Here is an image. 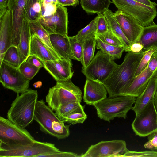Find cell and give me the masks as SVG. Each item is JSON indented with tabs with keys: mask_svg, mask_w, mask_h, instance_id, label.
Wrapping results in <instances>:
<instances>
[{
	"mask_svg": "<svg viewBox=\"0 0 157 157\" xmlns=\"http://www.w3.org/2000/svg\"><path fill=\"white\" fill-rule=\"evenodd\" d=\"M149 69L154 72L157 68V51L154 52L152 55L147 65Z\"/></svg>",
	"mask_w": 157,
	"mask_h": 157,
	"instance_id": "ee69618b",
	"label": "cell"
},
{
	"mask_svg": "<svg viewBox=\"0 0 157 157\" xmlns=\"http://www.w3.org/2000/svg\"><path fill=\"white\" fill-rule=\"evenodd\" d=\"M25 13L29 21L38 20L41 16V1L40 0H27Z\"/></svg>",
	"mask_w": 157,
	"mask_h": 157,
	"instance_id": "f546056e",
	"label": "cell"
},
{
	"mask_svg": "<svg viewBox=\"0 0 157 157\" xmlns=\"http://www.w3.org/2000/svg\"><path fill=\"white\" fill-rule=\"evenodd\" d=\"M58 4L63 6H71L75 7L79 4L75 0H57Z\"/></svg>",
	"mask_w": 157,
	"mask_h": 157,
	"instance_id": "bcb514c9",
	"label": "cell"
},
{
	"mask_svg": "<svg viewBox=\"0 0 157 157\" xmlns=\"http://www.w3.org/2000/svg\"><path fill=\"white\" fill-rule=\"evenodd\" d=\"M35 140L25 128L20 127L8 118L0 117V142L19 146L32 144Z\"/></svg>",
	"mask_w": 157,
	"mask_h": 157,
	"instance_id": "ba28073f",
	"label": "cell"
},
{
	"mask_svg": "<svg viewBox=\"0 0 157 157\" xmlns=\"http://www.w3.org/2000/svg\"><path fill=\"white\" fill-rule=\"evenodd\" d=\"M71 79L56 81V84L49 88L46 102L53 110L55 111L60 106L72 101L81 102L82 91Z\"/></svg>",
	"mask_w": 157,
	"mask_h": 157,
	"instance_id": "277c9868",
	"label": "cell"
},
{
	"mask_svg": "<svg viewBox=\"0 0 157 157\" xmlns=\"http://www.w3.org/2000/svg\"><path fill=\"white\" fill-rule=\"evenodd\" d=\"M0 82L5 88L19 94L29 89L30 80L24 76L19 67L3 60L0 63Z\"/></svg>",
	"mask_w": 157,
	"mask_h": 157,
	"instance_id": "9c48e42d",
	"label": "cell"
},
{
	"mask_svg": "<svg viewBox=\"0 0 157 157\" xmlns=\"http://www.w3.org/2000/svg\"><path fill=\"white\" fill-rule=\"evenodd\" d=\"M71 50L74 59L80 61L82 60L83 43L73 36L69 37Z\"/></svg>",
	"mask_w": 157,
	"mask_h": 157,
	"instance_id": "d590c367",
	"label": "cell"
},
{
	"mask_svg": "<svg viewBox=\"0 0 157 157\" xmlns=\"http://www.w3.org/2000/svg\"><path fill=\"white\" fill-rule=\"evenodd\" d=\"M157 86V68L151 78L146 89L142 93L136 98L132 109L136 115L140 113L154 98Z\"/></svg>",
	"mask_w": 157,
	"mask_h": 157,
	"instance_id": "d6986e66",
	"label": "cell"
},
{
	"mask_svg": "<svg viewBox=\"0 0 157 157\" xmlns=\"http://www.w3.org/2000/svg\"><path fill=\"white\" fill-rule=\"evenodd\" d=\"M98 17L94 19L86 26L80 30L74 37L83 43L86 40L95 35L96 33Z\"/></svg>",
	"mask_w": 157,
	"mask_h": 157,
	"instance_id": "4dcf8cb0",
	"label": "cell"
},
{
	"mask_svg": "<svg viewBox=\"0 0 157 157\" xmlns=\"http://www.w3.org/2000/svg\"><path fill=\"white\" fill-rule=\"evenodd\" d=\"M125 141L115 140L101 141L92 145L81 157H121L128 151Z\"/></svg>",
	"mask_w": 157,
	"mask_h": 157,
	"instance_id": "8fae6325",
	"label": "cell"
},
{
	"mask_svg": "<svg viewBox=\"0 0 157 157\" xmlns=\"http://www.w3.org/2000/svg\"><path fill=\"white\" fill-rule=\"evenodd\" d=\"M13 21L12 12L7 9L0 17V61L3 60L5 53L12 45Z\"/></svg>",
	"mask_w": 157,
	"mask_h": 157,
	"instance_id": "9a60e30c",
	"label": "cell"
},
{
	"mask_svg": "<svg viewBox=\"0 0 157 157\" xmlns=\"http://www.w3.org/2000/svg\"><path fill=\"white\" fill-rule=\"evenodd\" d=\"M143 46L139 43H135L132 44L130 47L131 52L135 53L141 52L143 48Z\"/></svg>",
	"mask_w": 157,
	"mask_h": 157,
	"instance_id": "c3c4849f",
	"label": "cell"
},
{
	"mask_svg": "<svg viewBox=\"0 0 157 157\" xmlns=\"http://www.w3.org/2000/svg\"><path fill=\"white\" fill-rule=\"evenodd\" d=\"M136 99L128 95L109 97L93 106L97 110L98 117L110 122L117 117L125 119Z\"/></svg>",
	"mask_w": 157,
	"mask_h": 157,
	"instance_id": "3957f363",
	"label": "cell"
},
{
	"mask_svg": "<svg viewBox=\"0 0 157 157\" xmlns=\"http://www.w3.org/2000/svg\"><path fill=\"white\" fill-rule=\"evenodd\" d=\"M138 2L151 7H156L157 4L150 0H133Z\"/></svg>",
	"mask_w": 157,
	"mask_h": 157,
	"instance_id": "681fc988",
	"label": "cell"
},
{
	"mask_svg": "<svg viewBox=\"0 0 157 157\" xmlns=\"http://www.w3.org/2000/svg\"><path fill=\"white\" fill-rule=\"evenodd\" d=\"M40 0V1H41H41H42V0Z\"/></svg>",
	"mask_w": 157,
	"mask_h": 157,
	"instance_id": "db71d44e",
	"label": "cell"
},
{
	"mask_svg": "<svg viewBox=\"0 0 157 157\" xmlns=\"http://www.w3.org/2000/svg\"><path fill=\"white\" fill-rule=\"evenodd\" d=\"M19 68L24 76L30 80L34 77L40 69L27 61L22 63Z\"/></svg>",
	"mask_w": 157,
	"mask_h": 157,
	"instance_id": "74e56055",
	"label": "cell"
},
{
	"mask_svg": "<svg viewBox=\"0 0 157 157\" xmlns=\"http://www.w3.org/2000/svg\"><path fill=\"white\" fill-rule=\"evenodd\" d=\"M132 126L136 135L140 137L148 136L157 131V111L154 98L136 115Z\"/></svg>",
	"mask_w": 157,
	"mask_h": 157,
	"instance_id": "30bf717a",
	"label": "cell"
},
{
	"mask_svg": "<svg viewBox=\"0 0 157 157\" xmlns=\"http://www.w3.org/2000/svg\"><path fill=\"white\" fill-rule=\"evenodd\" d=\"M53 111L50 107L45 104L43 99L37 100L34 120L39 124L42 131L55 137L52 128L61 120Z\"/></svg>",
	"mask_w": 157,
	"mask_h": 157,
	"instance_id": "4fadbf2b",
	"label": "cell"
},
{
	"mask_svg": "<svg viewBox=\"0 0 157 157\" xmlns=\"http://www.w3.org/2000/svg\"><path fill=\"white\" fill-rule=\"evenodd\" d=\"M103 14L106 18L109 29L120 40L125 48L126 52H130V44L114 16L113 13L108 9L105 10Z\"/></svg>",
	"mask_w": 157,
	"mask_h": 157,
	"instance_id": "d4e9b609",
	"label": "cell"
},
{
	"mask_svg": "<svg viewBox=\"0 0 157 157\" xmlns=\"http://www.w3.org/2000/svg\"><path fill=\"white\" fill-rule=\"evenodd\" d=\"M84 108L78 109L60 120L64 122L75 124L77 123H83L86 119L87 116L84 111Z\"/></svg>",
	"mask_w": 157,
	"mask_h": 157,
	"instance_id": "e575fe53",
	"label": "cell"
},
{
	"mask_svg": "<svg viewBox=\"0 0 157 157\" xmlns=\"http://www.w3.org/2000/svg\"><path fill=\"white\" fill-rule=\"evenodd\" d=\"M107 90L101 82L86 79L84 89L83 101L86 104L94 105L107 98Z\"/></svg>",
	"mask_w": 157,
	"mask_h": 157,
	"instance_id": "ac0fdd59",
	"label": "cell"
},
{
	"mask_svg": "<svg viewBox=\"0 0 157 157\" xmlns=\"http://www.w3.org/2000/svg\"><path fill=\"white\" fill-rule=\"evenodd\" d=\"M154 149L157 150V147L155 148Z\"/></svg>",
	"mask_w": 157,
	"mask_h": 157,
	"instance_id": "f5cc1de1",
	"label": "cell"
},
{
	"mask_svg": "<svg viewBox=\"0 0 157 157\" xmlns=\"http://www.w3.org/2000/svg\"><path fill=\"white\" fill-rule=\"evenodd\" d=\"M31 34H36L48 49L57 59L60 58L56 52L51 44L49 34L43 27L39 20L29 21Z\"/></svg>",
	"mask_w": 157,
	"mask_h": 157,
	"instance_id": "484cf974",
	"label": "cell"
},
{
	"mask_svg": "<svg viewBox=\"0 0 157 157\" xmlns=\"http://www.w3.org/2000/svg\"><path fill=\"white\" fill-rule=\"evenodd\" d=\"M58 4L57 0H42L41 16L44 17L53 14L56 11Z\"/></svg>",
	"mask_w": 157,
	"mask_h": 157,
	"instance_id": "8d00e7d4",
	"label": "cell"
},
{
	"mask_svg": "<svg viewBox=\"0 0 157 157\" xmlns=\"http://www.w3.org/2000/svg\"><path fill=\"white\" fill-rule=\"evenodd\" d=\"M59 151L54 144L36 140L32 144L19 146L10 145L0 142V157H40Z\"/></svg>",
	"mask_w": 157,
	"mask_h": 157,
	"instance_id": "5b68a950",
	"label": "cell"
},
{
	"mask_svg": "<svg viewBox=\"0 0 157 157\" xmlns=\"http://www.w3.org/2000/svg\"><path fill=\"white\" fill-rule=\"evenodd\" d=\"M84 107V106L81 105L80 102L74 101L60 106L55 111V113L61 120L73 112Z\"/></svg>",
	"mask_w": 157,
	"mask_h": 157,
	"instance_id": "1f68e13d",
	"label": "cell"
},
{
	"mask_svg": "<svg viewBox=\"0 0 157 157\" xmlns=\"http://www.w3.org/2000/svg\"><path fill=\"white\" fill-rule=\"evenodd\" d=\"M39 21L49 34L54 33L68 36V13L65 6L58 4L55 13L52 15L40 17Z\"/></svg>",
	"mask_w": 157,
	"mask_h": 157,
	"instance_id": "7c38bea8",
	"label": "cell"
},
{
	"mask_svg": "<svg viewBox=\"0 0 157 157\" xmlns=\"http://www.w3.org/2000/svg\"><path fill=\"white\" fill-rule=\"evenodd\" d=\"M81 6L89 14L103 13L112 3L110 0H80Z\"/></svg>",
	"mask_w": 157,
	"mask_h": 157,
	"instance_id": "4316f807",
	"label": "cell"
},
{
	"mask_svg": "<svg viewBox=\"0 0 157 157\" xmlns=\"http://www.w3.org/2000/svg\"><path fill=\"white\" fill-rule=\"evenodd\" d=\"M157 51L152 48L148 50L142 58L135 74V77L141 73L147 66L151 56L153 53Z\"/></svg>",
	"mask_w": 157,
	"mask_h": 157,
	"instance_id": "f35d334b",
	"label": "cell"
},
{
	"mask_svg": "<svg viewBox=\"0 0 157 157\" xmlns=\"http://www.w3.org/2000/svg\"><path fill=\"white\" fill-rule=\"evenodd\" d=\"M31 37L29 21L25 13L22 22L20 42L17 47L21 63L26 61L29 56Z\"/></svg>",
	"mask_w": 157,
	"mask_h": 157,
	"instance_id": "7402d4cb",
	"label": "cell"
},
{
	"mask_svg": "<svg viewBox=\"0 0 157 157\" xmlns=\"http://www.w3.org/2000/svg\"><path fill=\"white\" fill-rule=\"evenodd\" d=\"M154 72H151L147 66L141 73L135 77L123 95L136 97L139 96L146 89Z\"/></svg>",
	"mask_w": 157,
	"mask_h": 157,
	"instance_id": "ffe728a7",
	"label": "cell"
},
{
	"mask_svg": "<svg viewBox=\"0 0 157 157\" xmlns=\"http://www.w3.org/2000/svg\"><path fill=\"white\" fill-rule=\"evenodd\" d=\"M154 104L157 111V86L156 90L154 96Z\"/></svg>",
	"mask_w": 157,
	"mask_h": 157,
	"instance_id": "816d5d0a",
	"label": "cell"
},
{
	"mask_svg": "<svg viewBox=\"0 0 157 157\" xmlns=\"http://www.w3.org/2000/svg\"><path fill=\"white\" fill-rule=\"evenodd\" d=\"M49 36L52 46L60 58L70 60L74 59L69 36L57 33L50 34Z\"/></svg>",
	"mask_w": 157,
	"mask_h": 157,
	"instance_id": "44dd1931",
	"label": "cell"
},
{
	"mask_svg": "<svg viewBox=\"0 0 157 157\" xmlns=\"http://www.w3.org/2000/svg\"><path fill=\"white\" fill-rule=\"evenodd\" d=\"M113 15L131 46L139 39L144 27L135 18L122 10L118 9Z\"/></svg>",
	"mask_w": 157,
	"mask_h": 157,
	"instance_id": "5bb4252c",
	"label": "cell"
},
{
	"mask_svg": "<svg viewBox=\"0 0 157 157\" xmlns=\"http://www.w3.org/2000/svg\"><path fill=\"white\" fill-rule=\"evenodd\" d=\"M103 42L114 46L123 48L126 52L125 48L120 40L110 29L101 34H95Z\"/></svg>",
	"mask_w": 157,
	"mask_h": 157,
	"instance_id": "836d02e7",
	"label": "cell"
},
{
	"mask_svg": "<svg viewBox=\"0 0 157 157\" xmlns=\"http://www.w3.org/2000/svg\"><path fill=\"white\" fill-rule=\"evenodd\" d=\"M38 94L36 90L29 89L17 94L7 113L8 119L20 127L25 128L34 120Z\"/></svg>",
	"mask_w": 157,
	"mask_h": 157,
	"instance_id": "7a4b0ae2",
	"label": "cell"
},
{
	"mask_svg": "<svg viewBox=\"0 0 157 157\" xmlns=\"http://www.w3.org/2000/svg\"><path fill=\"white\" fill-rule=\"evenodd\" d=\"M9 0H0V17L6 13L8 8Z\"/></svg>",
	"mask_w": 157,
	"mask_h": 157,
	"instance_id": "7dc6e473",
	"label": "cell"
},
{
	"mask_svg": "<svg viewBox=\"0 0 157 157\" xmlns=\"http://www.w3.org/2000/svg\"><path fill=\"white\" fill-rule=\"evenodd\" d=\"M26 61L39 68H40L44 67L42 62L34 56H29Z\"/></svg>",
	"mask_w": 157,
	"mask_h": 157,
	"instance_id": "f6af8a7d",
	"label": "cell"
},
{
	"mask_svg": "<svg viewBox=\"0 0 157 157\" xmlns=\"http://www.w3.org/2000/svg\"><path fill=\"white\" fill-rule=\"evenodd\" d=\"M77 154L72 152L61 151H60L50 153L43 155L40 157H78Z\"/></svg>",
	"mask_w": 157,
	"mask_h": 157,
	"instance_id": "b9f144b4",
	"label": "cell"
},
{
	"mask_svg": "<svg viewBox=\"0 0 157 157\" xmlns=\"http://www.w3.org/2000/svg\"><path fill=\"white\" fill-rule=\"evenodd\" d=\"M44 67L56 81H63L71 78V60L60 58L53 60L42 61Z\"/></svg>",
	"mask_w": 157,
	"mask_h": 157,
	"instance_id": "e0dca14e",
	"label": "cell"
},
{
	"mask_svg": "<svg viewBox=\"0 0 157 157\" xmlns=\"http://www.w3.org/2000/svg\"><path fill=\"white\" fill-rule=\"evenodd\" d=\"M31 35L29 56H34L41 61L58 59L48 49L36 34H33Z\"/></svg>",
	"mask_w": 157,
	"mask_h": 157,
	"instance_id": "603a6c76",
	"label": "cell"
},
{
	"mask_svg": "<svg viewBox=\"0 0 157 157\" xmlns=\"http://www.w3.org/2000/svg\"><path fill=\"white\" fill-rule=\"evenodd\" d=\"M118 9L135 18L144 27L155 25L154 20L157 15L156 7H151L133 0H112Z\"/></svg>",
	"mask_w": 157,
	"mask_h": 157,
	"instance_id": "52a82bcc",
	"label": "cell"
},
{
	"mask_svg": "<svg viewBox=\"0 0 157 157\" xmlns=\"http://www.w3.org/2000/svg\"><path fill=\"white\" fill-rule=\"evenodd\" d=\"M33 85L35 88H40L42 86V82L40 81H38L34 83Z\"/></svg>",
	"mask_w": 157,
	"mask_h": 157,
	"instance_id": "f907efd6",
	"label": "cell"
},
{
	"mask_svg": "<svg viewBox=\"0 0 157 157\" xmlns=\"http://www.w3.org/2000/svg\"><path fill=\"white\" fill-rule=\"evenodd\" d=\"M3 60L14 66L19 67L21 63L17 47L13 45L9 47L5 53Z\"/></svg>",
	"mask_w": 157,
	"mask_h": 157,
	"instance_id": "d6a6232c",
	"label": "cell"
},
{
	"mask_svg": "<svg viewBox=\"0 0 157 157\" xmlns=\"http://www.w3.org/2000/svg\"><path fill=\"white\" fill-rule=\"evenodd\" d=\"M27 0H9L8 9L11 10L13 16V34L12 45L18 47L19 44L25 7Z\"/></svg>",
	"mask_w": 157,
	"mask_h": 157,
	"instance_id": "2e32d148",
	"label": "cell"
},
{
	"mask_svg": "<svg viewBox=\"0 0 157 157\" xmlns=\"http://www.w3.org/2000/svg\"><path fill=\"white\" fill-rule=\"evenodd\" d=\"M136 43L143 46L141 52L147 51L152 48L157 51V24L144 27L140 36Z\"/></svg>",
	"mask_w": 157,
	"mask_h": 157,
	"instance_id": "cb8c5ba5",
	"label": "cell"
},
{
	"mask_svg": "<svg viewBox=\"0 0 157 157\" xmlns=\"http://www.w3.org/2000/svg\"><path fill=\"white\" fill-rule=\"evenodd\" d=\"M157 157V152L154 150L142 151H128L122 155L121 157Z\"/></svg>",
	"mask_w": 157,
	"mask_h": 157,
	"instance_id": "ab89813d",
	"label": "cell"
},
{
	"mask_svg": "<svg viewBox=\"0 0 157 157\" xmlns=\"http://www.w3.org/2000/svg\"><path fill=\"white\" fill-rule=\"evenodd\" d=\"M79 1H80V0H79Z\"/></svg>",
	"mask_w": 157,
	"mask_h": 157,
	"instance_id": "11a10c76",
	"label": "cell"
},
{
	"mask_svg": "<svg viewBox=\"0 0 157 157\" xmlns=\"http://www.w3.org/2000/svg\"><path fill=\"white\" fill-rule=\"evenodd\" d=\"M149 141L144 145L146 148L152 150L157 147V131L149 135Z\"/></svg>",
	"mask_w": 157,
	"mask_h": 157,
	"instance_id": "7bdbcfd3",
	"label": "cell"
},
{
	"mask_svg": "<svg viewBox=\"0 0 157 157\" xmlns=\"http://www.w3.org/2000/svg\"><path fill=\"white\" fill-rule=\"evenodd\" d=\"M96 34L105 33L109 30L108 25L105 17L103 13L98 14Z\"/></svg>",
	"mask_w": 157,
	"mask_h": 157,
	"instance_id": "60d3db41",
	"label": "cell"
},
{
	"mask_svg": "<svg viewBox=\"0 0 157 157\" xmlns=\"http://www.w3.org/2000/svg\"><path fill=\"white\" fill-rule=\"evenodd\" d=\"M96 44L95 35L83 42L82 58L81 63L82 68H86L93 58Z\"/></svg>",
	"mask_w": 157,
	"mask_h": 157,
	"instance_id": "83f0119b",
	"label": "cell"
},
{
	"mask_svg": "<svg viewBox=\"0 0 157 157\" xmlns=\"http://www.w3.org/2000/svg\"><path fill=\"white\" fill-rule=\"evenodd\" d=\"M147 51L139 53L130 51L126 54L122 64L102 83L109 97L123 95L133 81L139 63Z\"/></svg>",
	"mask_w": 157,
	"mask_h": 157,
	"instance_id": "6da1fadb",
	"label": "cell"
},
{
	"mask_svg": "<svg viewBox=\"0 0 157 157\" xmlns=\"http://www.w3.org/2000/svg\"><path fill=\"white\" fill-rule=\"evenodd\" d=\"M95 36L97 49L107 54L114 60L121 58L123 52L125 51V49L123 48L116 47L106 44L102 41L98 37Z\"/></svg>",
	"mask_w": 157,
	"mask_h": 157,
	"instance_id": "f1b7e54d",
	"label": "cell"
},
{
	"mask_svg": "<svg viewBox=\"0 0 157 157\" xmlns=\"http://www.w3.org/2000/svg\"><path fill=\"white\" fill-rule=\"evenodd\" d=\"M114 59L101 50L98 51L88 65L82 69L86 79L103 83L119 65Z\"/></svg>",
	"mask_w": 157,
	"mask_h": 157,
	"instance_id": "8992f818",
	"label": "cell"
}]
</instances>
